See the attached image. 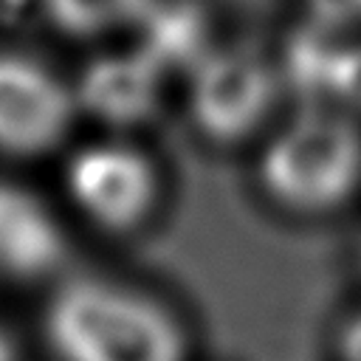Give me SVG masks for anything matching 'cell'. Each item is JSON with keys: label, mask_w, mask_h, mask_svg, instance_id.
<instances>
[{"label": "cell", "mask_w": 361, "mask_h": 361, "mask_svg": "<svg viewBox=\"0 0 361 361\" xmlns=\"http://www.w3.org/2000/svg\"><path fill=\"white\" fill-rule=\"evenodd\" d=\"M48 361H195V333L164 293L107 271H68L39 307Z\"/></svg>", "instance_id": "cell-1"}, {"label": "cell", "mask_w": 361, "mask_h": 361, "mask_svg": "<svg viewBox=\"0 0 361 361\" xmlns=\"http://www.w3.org/2000/svg\"><path fill=\"white\" fill-rule=\"evenodd\" d=\"M254 186L290 223H330L361 203V121L310 102L257 144Z\"/></svg>", "instance_id": "cell-2"}, {"label": "cell", "mask_w": 361, "mask_h": 361, "mask_svg": "<svg viewBox=\"0 0 361 361\" xmlns=\"http://www.w3.org/2000/svg\"><path fill=\"white\" fill-rule=\"evenodd\" d=\"M59 195L76 223L124 240L147 231L164 212L166 175L135 135L102 133L65 152Z\"/></svg>", "instance_id": "cell-3"}, {"label": "cell", "mask_w": 361, "mask_h": 361, "mask_svg": "<svg viewBox=\"0 0 361 361\" xmlns=\"http://www.w3.org/2000/svg\"><path fill=\"white\" fill-rule=\"evenodd\" d=\"M282 73L243 45H214L186 73V116L195 133L217 147L259 144L276 124Z\"/></svg>", "instance_id": "cell-4"}, {"label": "cell", "mask_w": 361, "mask_h": 361, "mask_svg": "<svg viewBox=\"0 0 361 361\" xmlns=\"http://www.w3.org/2000/svg\"><path fill=\"white\" fill-rule=\"evenodd\" d=\"M82 121L73 79L45 59L0 48V158L42 161L68 149Z\"/></svg>", "instance_id": "cell-5"}, {"label": "cell", "mask_w": 361, "mask_h": 361, "mask_svg": "<svg viewBox=\"0 0 361 361\" xmlns=\"http://www.w3.org/2000/svg\"><path fill=\"white\" fill-rule=\"evenodd\" d=\"M166 76L138 45L102 51L73 76L79 116L110 135H135L161 113Z\"/></svg>", "instance_id": "cell-6"}, {"label": "cell", "mask_w": 361, "mask_h": 361, "mask_svg": "<svg viewBox=\"0 0 361 361\" xmlns=\"http://www.w3.org/2000/svg\"><path fill=\"white\" fill-rule=\"evenodd\" d=\"M68 248L62 212L34 186L0 175V279L54 285L68 274Z\"/></svg>", "instance_id": "cell-7"}, {"label": "cell", "mask_w": 361, "mask_h": 361, "mask_svg": "<svg viewBox=\"0 0 361 361\" xmlns=\"http://www.w3.org/2000/svg\"><path fill=\"white\" fill-rule=\"evenodd\" d=\"M138 48L166 73L192 71L214 45L206 17L192 0H155L135 28Z\"/></svg>", "instance_id": "cell-8"}, {"label": "cell", "mask_w": 361, "mask_h": 361, "mask_svg": "<svg viewBox=\"0 0 361 361\" xmlns=\"http://www.w3.org/2000/svg\"><path fill=\"white\" fill-rule=\"evenodd\" d=\"M48 25L71 39H107L135 31L155 0H37Z\"/></svg>", "instance_id": "cell-9"}, {"label": "cell", "mask_w": 361, "mask_h": 361, "mask_svg": "<svg viewBox=\"0 0 361 361\" xmlns=\"http://www.w3.org/2000/svg\"><path fill=\"white\" fill-rule=\"evenodd\" d=\"M327 93H333L338 99L336 107H341L344 113H350V116L361 113V45L336 51Z\"/></svg>", "instance_id": "cell-10"}, {"label": "cell", "mask_w": 361, "mask_h": 361, "mask_svg": "<svg viewBox=\"0 0 361 361\" xmlns=\"http://www.w3.org/2000/svg\"><path fill=\"white\" fill-rule=\"evenodd\" d=\"M307 8L319 28H341L361 20V0H307Z\"/></svg>", "instance_id": "cell-11"}, {"label": "cell", "mask_w": 361, "mask_h": 361, "mask_svg": "<svg viewBox=\"0 0 361 361\" xmlns=\"http://www.w3.org/2000/svg\"><path fill=\"white\" fill-rule=\"evenodd\" d=\"M336 350H338V361H361V307L341 322Z\"/></svg>", "instance_id": "cell-12"}]
</instances>
